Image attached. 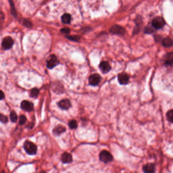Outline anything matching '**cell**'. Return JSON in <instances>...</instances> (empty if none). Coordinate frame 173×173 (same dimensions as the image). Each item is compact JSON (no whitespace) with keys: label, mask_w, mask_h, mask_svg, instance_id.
<instances>
[{"label":"cell","mask_w":173,"mask_h":173,"mask_svg":"<svg viewBox=\"0 0 173 173\" xmlns=\"http://www.w3.org/2000/svg\"><path fill=\"white\" fill-rule=\"evenodd\" d=\"M39 93V90L38 89L36 88L31 89L30 92V97L31 98H36L38 96Z\"/></svg>","instance_id":"44dd1931"},{"label":"cell","mask_w":173,"mask_h":173,"mask_svg":"<svg viewBox=\"0 0 173 173\" xmlns=\"http://www.w3.org/2000/svg\"><path fill=\"white\" fill-rule=\"evenodd\" d=\"M0 119H1V122H2V123H3V124H6L8 122L7 117H6V116H5L2 114H1Z\"/></svg>","instance_id":"484cf974"},{"label":"cell","mask_w":173,"mask_h":173,"mask_svg":"<svg viewBox=\"0 0 173 173\" xmlns=\"http://www.w3.org/2000/svg\"><path fill=\"white\" fill-rule=\"evenodd\" d=\"M69 127L71 129H75L77 127V123L75 120H71L69 122Z\"/></svg>","instance_id":"603a6c76"},{"label":"cell","mask_w":173,"mask_h":173,"mask_svg":"<svg viewBox=\"0 0 173 173\" xmlns=\"http://www.w3.org/2000/svg\"><path fill=\"white\" fill-rule=\"evenodd\" d=\"M162 44L166 48H169L173 46V40L170 38L167 37L162 39Z\"/></svg>","instance_id":"e0dca14e"},{"label":"cell","mask_w":173,"mask_h":173,"mask_svg":"<svg viewBox=\"0 0 173 173\" xmlns=\"http://www.w3.org/2000/svg\"><path fill=\"white\" fill-rule=\"evenodd\" d=\"M41 173H45V172H41Z\"/></svg>","instance_id":"f546056e"},{"label":"cell","mask_w":173,"mask_h":173,"mask_svg":"<svg viewBox=\"0 0 173 173\" xmlns=\"http://www.w3.org/2000/svg\"><path fill=\"white\" fill-rule=\"evenodd\" d=\"M99 68L103 74H107L110 72L111 69V66L108 62L103 61L99 64Z\"/></svg>","instance_id":"30bf717a"},{"label":"cell","mask_w":173,"mask_h":173,"mask_svg":"<svg viewBox=\"0 0 173 173\" xmlns=\"http://www.w3.org/2000/svg\"><path fill=\"white\" fill-rule=\"evenodd\" d=\"M167 118L169 122L173 123V109L168 111L167 113Z\"/></svg>","instance_id":"ffe728a7"},{"label":"cell","mask_w":173,"mask_h":173,"mask_svg":"<svg viewBox=\"0 0 173 173\" xmlns=\"http://www.w3.org/2000/svg\"><path fill=\"white\" fill-rule=\"evenodd\" d=\"M24 147L26 152L28 153V154L33 155L37 153V146L35 144L30 141H26L24 142Z\"/></svg>","instance_id":"6da1fadb"},{"label":"cell","mask_w":173,"mask_h":173,"mask_svg":"<svg viewBox=\"0 0 173 173\" xmlns=\"http://www.w3.org/2000/svg\"><path fill=\"white\" fill-rule=\"evenodd\" d=\"M119 83L121 85H127L129 83V76L126 73H122L117 76Z\"/></svg>","instance_id":"9c48e42d"},{"label":"cell","mask_w":173,"mask_h":173,"mask_svg":"<svg viewBox=\"0 0 173 173\" xmlns=\"http://www.w3.org/2000/svg\"><path fill=\"white\" fill-rule=\"evenodd\" d=\"M26 117L24 115H21L19 116V124L21 125H24L26 124Z\"/></svg>","instance_id":"cb8c5ba5"},{"label":"cell","mask_w":173,"mask_h":173,"mask_svg":"<svg viewBox=\"0 0 173 173\" xmlns=\"http://www.w3.org/2000/svg\"><path fill=\"white\" fill-rule=\"evenodd\" d=\"M24 24L25 26H26L27 27H29V28L31 26V24L29 21H26V20L24 21Z\"/></svg>","instance_id":"83f0119b"},{"label":"cell","mask_w":173,"mask_h":173,"mask_svg":"<svg viewBox=\"0 0 173 173\" xmlns=\"http://www.w3.org/2000/svg\"><path fill=\"white\" fill-rule=\"evenodd\" d=\"M154 28H153L152 26H146L145 29H144V33L146 34H151L154 33L155 31Z\"/></svg>","instance_id":"d6986e66"},{"label":"cell","mask_w":173,"mask_h":173,"mask_svg":"<svg viewBox=\"0 0 173 173\" xmlns=\"http://www.w3.org/2000/svg\"><path fill=\"white\" fill-rule=\"evenodd\" d=\"M20 107L22 110L26 112H31L33 110V104L28 101H23L20 104Z\"/></svg>","instance_id":"8fae6325"},{"label":"cell","mask_w":173,"mask_h":173,"mask_svg":"<svg viewBox=\"0 0 173 173\" xmlns=\"http://www.w3.org/2000/svg\"><path fill=\"white\" fill-rule=\"evenodd\" d=\"M110 31L111 33L113 34L122 36H124L126 32L124 28L118 24H114L112 26V27L110 29Z\"/></svg>","instance_id":"277c9868"},{"label":"cell","mask_w":173,"mask_h":173,"mask_svg":"<svg viewBox=\"0 0 173 173\" xmlns=\"http://www.w3.org/2000/svg\"><path fill=\"white\" fill-rule=\"evenodd\" d=\"M59 106L63 110H68L71 107V103L68 99H64L61 100L58 103Z\"/></svg>","instance_id":"4fadbf2b"},{"label":"cell","mask_w":173,"mask_h":173,"mask_svg":"<svg viewBox=\"0 0 173 173\" xmlns=\"http://www.w3.org/2000/svg\"><path fill=\"white\" fill-rule=\"evenodd\" d=\"M101 80V77L100 75L98 74H92L89 77V84L92 86L98 85Z\"/></svg>","instance_id":"52a82bcc"},{"label":"cell","mask_w":173,"mask_h":173,"mask_svg":"<svg viewBox=\"0 0 173 173\" xmlns=\"http://www.w3.org/2000/svg\"><path fill=\"white\" fill-rule=\"evenodd\" d=\"M66 38L71 40L74 41H78L80 38L78 36H66Z\"/></svg>","instance_id":"d4e9b609"},{"label":"cell","mask_w":173,"mask_h":173,"mask_svg":"<svg viewBox=\"0 0 173 173\" xmlns=\"http://www.w3.org/2000/svg\"><path fill=\"white\" fill-rule=\"evenodd\" d=\"M61 162L64 164H69L72 162L73 158L71 154L68 152H64L61 155Z\"/></svg>","instance_id":"9a60e30c"},{"label":"cell","mask_w":173,"mask_h":173,"mask_svg":"<svg viewBox=\"0 0 173 173\" xmlns=\"http://www.w3.org/2000/svg\"><path fill=\"white\" fill-rule=\"evenodd\" d=\"M61 20L64 24H69L71 20V16L68 13H64L61 17Z\"/></svg>","instance_id":"ac0fdd59"},{"label":"cell","mask_w":173,"mask_h":173,"mask_svg":"<svg viewBox=\"0 0 173 173\" xmlns=\"http://www.w3.org/2000/svg\"><path fill=\"white\" fill-rule=\"evenodd\" d=\"M134 22L136 23V26L134 28V31H133V35H136L139 33V32L141 30V27L142 24V20L141 17H137L136 20H134Z\"/></svg>","instance_id":"7c38bea8"},{"label":"cell","mask_w":173,"mask_h":173,"mask_svg":"<svg viewBox=\"0 0 173 173\" xmlns=\"http://www.w3.org/2000/svg\"><path fill=\"white\" fill-rule=\"evenodd\" d=\"M4 97H5V95H4V94L3 93V92H2V90L1 91V94H0V98H1V99L2 100V99H4Z\"/></svg>","instance_id":"f1b7e54d"},{"label":"cell","mask_w":173,"mask_h":173,"mask_svg":"<svg viewBox=\"0 0 173 173\" xmlns=\"http://www.w3.org/2000/svg\"><path fill=\"white\" fill-rule=\"evenodd\" d=\"M66 131V127H63V125H59L55 127L53 130V133L55 135L59 136L61 134L64 133Z\"/></svg>","instance_id":"2e32d148"},{"label":"cell","mask_w":173,"mask_h":173,"mask_svg":"<svg viewBox=\"0 0 173 173\" xmlns=\"http://www.w3.org/2000/svg\"><path fill=\"white\" fill-rule=\"evenodd\" d=\"M14 44V41L11 37L7 36L4 38L3 39L2 42V46L4 50H8L13 46Z\"/></svg>","instance_id":"5b68a950"},{"label":"cell","mask_w":173,"mask_h":173,"mask_svg":"<svg viewBox=\"0 0 173 173\" xmlns=\"http://www.w3.org/2000/svg\"><path fill=\"white\" fill-rule=\"evenodd\" d=\"M61 33L65 34H69L70 33V29L68 28H64L60 30Z\"/></svg>","instance_id":"4316f807"},{"label":"cell","mask_w":173,"mask_h":173,"mask_svg":"<svg viewBox=\"0 0 173 173\" xmlns=\"http://www.w3.org/2000/svg\"><path fill=\"white\" fill-rule=\"evenodd\" d=\"M164 62L166 66L173 68V52H169L164 55Z\"/></svg>","instance_id":"ba28073f"},{"label":"cell","mask_w":173,"mask_h":173,"mask_svg":"<svg viewBox=\"0 0 173 173\" xmlns=\"http://www.w3.org/2000/svg\"><path fill=\"white\" fill-rule=\"evenodd\" d=\"M143 171L144 173H155V166L151 163L146 164L143 167Z\"/></svg>","instance_id":"5bb4252c"},{"label":"cell","mask_w":173,"mask_h":173,"mask_svg":"<svg viewBox=\"0 0 173 173\" xmlns=\"http://www.w3.org/2000/svg\"><path fill=\"white\" fill-rule=\"evenodd\" d=\"M10 118L11 122H16L17 120V116L16 113H15L14 111H11L10 115Z\"/></svg>","instance_id":"7402d4cb"},{"label":"cell","mask_w":173,"mask_h":173,"mask_svg":"<svg viewBox=\"0 0 173 173\" xmlns=\"http://www.w3.org/2000/svg\"><path fill=\"white\" fill-rule=\"evenodd\" d=\"M166 25V21L162 17L157 16L153 19L152 22L151 26L154 28L155 30H160L164 28Z\"/></svg>","instance_id":"7a4b0ae2"},{"label":"cell","mask_w":173,"mask_h":173,"mask_svg":"<svg viewBox=\"0 0 173 173\" xmlns=\"http://www.w3.org/2000/svg\"><path fill=\"white\" fill-rule=\"evenodd\" d=\"M99 158L101 162H104L105 164L111 162L113 159L112 155L107 150L102 151L99 154Z\"/></svg>","instance_id":"3957f363"},{"label":"cell","mask_w":173,"mask_h":173,"mask_svg":"<svg viewBox=\"0 0 173 173\" xmlns=\"http://www.w3.org/2000/svg\"><path fill=\"white\" fill-rule=\"evenodd\" d=\"M59 61L57 57L54 55H51L48 57L47 61V67L50 69L54 68L56 66L59 64Z\"/></svg>","instance_id":"8992f818"}]
</instances>
